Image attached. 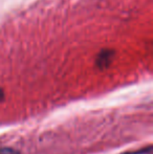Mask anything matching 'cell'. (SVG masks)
Segmentation results:
<instances>
[{"mask_svg": "<svg viewBox=\"0 0 153 154\" xmlns=\"http://www.w3.org/2000/svg\"><path fill=\"white\" fill-rule=\"evenodd\" d=\"M113 56H115V51L104 49V51H102L99 54L98 59H96V65L100 68H106V67L109 66L111 61H112Z\"/></svg>", "mask_w": 153, "mask_h": 154, "instance_id": "cell-1", "label": "cell"}, {"mask_svg": "<svg viewBox=\"0 0 153 154\" xmlns=\"http://www.w3.org/2000/svg\"><path fill=\"white\" fill-rule=\"evenodd\" d=\"M4 97V93H3V90L1 89V88H0V102L2 101V99H3Z\"/></svg>", "mask_w": 153, "mask_h": 154, "instance_id": "cell-3", "label": "cell"}, {"mask_svg": "<svg viewBox=\"0 0 153 154\" xmlns=\"http://www.w3.org/2000/svg\"><path fill=\"white\" fill-rule=\"evenodd\" d=\"M0 154H20V153L12 148H0Z\"/></svg>", "mask_w": 153, "mask_h": 154, "instance_id": "cell-2", "label": "cell"}]
</instances>
